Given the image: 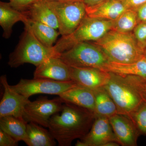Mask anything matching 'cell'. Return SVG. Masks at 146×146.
<instances>
[{
    "mask_svg": "<svg viewBox=\"0 0 146 146\" xmlns=\"http://www.w3.org/2000/svg\"><path fill=\"white\" fill-rule=\"evenodd\" d=\"M60 114L50 118L48 128L59 146H70L84 137L91 129L96 116L89 110L63 103Z\"/></svg>",
    "mask_w": 146,
    "mask_h": 146,
    "instance_id": "6da1fadb",
    "label": "cell"
},
{
    "mask_svg": "<svg viewBox=\"0 0 146 146\" xmlns=\"http://www.w3.org/2000/svg\"><path fill=\"white\" fill-rule=\"evenodd\" d=\"M109 73V80L104 87L116 104L118 114L132 121L134 113L146 103V80L137 76Z\"/></svg>",
    "mask_w": 146,
    "mask_h": 146,
    "instance_id": "7a4b0ae2",
    "label": "cell"
},
{
    "mask_svg": "<svg viewBox=\"0 0 146 146\" xmlns=\"http://www.w3.org/2000/svg\"><path fill=\"white\" fill-rule=\"evenodd\" d=\"M93 42L110 61L132 63L145 56V50L138 44L132 32L121 33L111 30L101 39Z\"/></svg>",
    "mask_w": 146,
    "mask_h": 146,
    "instance_id": "3957f363",
    "label": "cell"
},
{
    "mask_svg": "<svg viewBox=\"0 0 146 146\" xmlns=\"http://www.w3.org/2000/svg\"><path fill=\"white\" fill-rule=\"evenodd\" d=\"M52 48H48L39 42L30 29L25 25V31L18 46L9 56L8 64L16 68L25 63L37 67L50 57L59 56Z\"/></svg>",
    "mask_w": 146,
    "mask_h": 146,
    "instance_id": "277c9868",
    "label": "cell"
},
{
    "mask_svg": "<svg viewBox=\"0 0 146 146\" xmlns=\"http://www.w3.org/2000/svg\"><path fill=\"white\" fill-rule=\"evenodd\" d=\"M114 21L86 16L72 33L62 36L54 46L56 52L60 54L82 42H95L112 29Z\"/></svg>",
    "mask_w": 146,
    "mask_h": 146,
    "instance_id": "5b68a950",
    "label": "cell"
},
{
    "mask_svg": "<svg viewBox=\"0 0 146 146\" xmlns=\"http://www.w3.org/2000/svg\"><path fill=\"white\" fill-rule=\"evenodd\" d=\"M59 57L70 67L94 68L102 70L110 61L102 50L93 42L78 43L60 54Z\"/></svg>",
    "mask_w": 146,
    "mask_h": 146,
    "instance_id": "8992f818",
    "label": "cell"
},
{
    "mask_svg": "<svg viewBox=\"0 0 146 146\" xmlns=\"http://www.w3.org/2000/svg\"><path fill=\"white\" fill-rule=\"evenodd\" d=\"M46 1L55 13L58 22V31L61 36L72 33L87 16L86 6L79 0Z\"/></svg>",
    "mask_w": 146,
    "mask_h": 146,
    "instance_id": "52a82bcc",
    "label": "cell"
},
{
    "mask_svg": "<svg viewBox=\"0 0 146 146\" xmlns=\"http://www.w3.org/2000/svg\"><path fill=\"white\" fill-rule=\"evenodd\" d=\"M77 84L72 81H56L48 79H21L16 85L11 86L15 91L29 98L37 94H46L59 96Z\"/></svg>",
    "mask_w": 146,
    "mask_h": 146,
    "instance_id": "ba28073f",
    "label": "cell"
},
{
    "mask_svg": "<svg viewBox=\"0 0 146 146\" xmlns=\"http://www.w3.org/2000/svg\"><path fill=\"white\" fill-rule=\"evenodd\" d=\"M63 104L59 97L52 100L43 98L29 101L24 108L23 118L28 123L33 122L48 128L50 118L62 110Z\"/></svg>",
    "mask_w": 146,
    "mask_h": 146,
    "instance_id": "9c48e42d",
    "label": "cell"
},
{
    "mask_svg": "<svg viewBox=\"0 0 146 146\" xmlns=\"http://www.w3.org/2000/svg\"><path fill=\"white\" fill-rule=\"evenodd\" d=\"M109 142H116L120 144L112 129L109 118L96 116L89 132L81 138V141H78L76 146H104Z\"/></svg>",
    "mask_w": 146,
    "mask_h": 146,
    "instance_id": "30bf717a",
    "label": "cell"
},
{
    "mask_svg": "<svg viewBox=\"0 0 146 146\" xmlns=\"http://www.w3.org/2000/svg\"><path fill=\"white\" fill-rule=\"evenodd\" d=\"M0 82L4 90L0 103V117L12 116L23 118L24 108L30 101L29 98L15 91L9 84L6 75L1 76Z\"/></svg>",
    "mask_w": 146,
    "mask_h": 146,
    "instance_id": "8fae6325",
    "label": "cell"
},
{
    "mask_svg": "<svg viewBox=\"0 0 146 146\" xmlns=\"http://www.w3.org/2000/svg\"><path fill=\"white\" fill-rule=\"evenodd\" d=\"M70 73L71 80L93 91L104 87L110 78L109 72L94 68L70 67Z\"/></svg>",
    "mask_w": 146,
    "mask_h": 146,
    "instance_id": "7c38bea8",
    "label": "cell"
},
{
    "mask_svg": "<svg viewBox=\"0 0 146 146\" xmlns=\"http://www.w3.org/2000/svg\"><path fill=\"white\" fill-rule=\"evenodd\" d=\"M34 78L58 81H71L70 66L64 63L59 56H52L36 67Z\"/></svg>",
    "mask_w": 146,
    "mask_h": 146,
    "instance_id": "4fadbf2b",
    "label": "cell"
},
{
    "mask_svg": "<svg viewBox=\"0 0 146 146\" xmlns=\"http://www.w3.org/2000/svg\"><path fill=\"white\" fill-rule=\"evenodd\" d=\"M110 124L120 145L135 146L140 134L133 122L125 115L117 114L109 118Z\"/></svg>",
    "mask_w": 146,
    "mask_h": 146,
    "instance_id": "5bb4252c",
    "label": "cell"
},
{
    "mask_svg": "<svg viewBox=\"0 0 146 146\" xmlns=\"http://www.w3.org/2000/svg\"><path fill=\"white\" fill-rule=\"evenodd\" d=\"M58 96L63 103L89 110L95 114L96 102L93 90L77 85L61 93Z\"/></svg>",
    "mask_w": 146,
    "mask_h": 146,
    "instance_id": "9a60e30c",
    "label": "cell"
},
{
    "mask_svg": "<svg viewBox=\"0 0 146 146\" xmlns=\"http://www.w3.org/2000/svg\"><path fill=\"white\" fill-rule=\"evenodd\" d=\"M127 9L121 0H106L86 7L87 16L110 21H115Z\"/></svg>",
    "mask_w": 146,
    "mask_h": 146,
    "instance_id": "2e32d148",
    "label": "cell"
},
{
    "mask_svg": "<svg viewBox=\"0 0 146 146\" xmlns=\"http://www.w3.org/2000/svg\"><path fill=\"white\" fill-rule=\"evenodd\" d=\"M23 13L29 19L46 24L58 30L57 18L46 1L38 0Z\"/></svg>",
    "mask_w": 146,
    "mask_h": 146,
    "instance_id": "e0dca14e",
    "label": "cell"
},
{
    "mask_svg": "<svg viewBox=\"0 0 146 146\" xmlns=\"http://www.w3.org/2000/svg\"><path fill=\"white\" fill-rule=\"evenodd\" d=\"M102 71L120 75L134 76L146 80V58L130 63H119L109 61Z\"/></svg>",
    "mask_w": 146,
    "mask_h": 146,
    "instance_id": "ac0fdd59",
    "label": "cell"
},
{
    "mask_svg": "<svg viewBox=\"0 0 146 146\" xmlns=\"http://www.w3.org/2000/svg\"><path fill=\"white\" fill-rule=\"evenodd\" d=\"M27 18L23 12L14 9L9 3L0 2V25L3 30V36L6 39L11 36L15 24L20 21L24 23Z\"/></svg>",
    "mask_w": 146,
    "mask_h": 146,
    "instance_id": "d6986e66",
    "label": "cell"
},
{
    "mask_svg": "<svg viewBox=\"0 0 146 146\" xmlns=\"http://www.w3.org/2000/svg\"><path fill=\"white\" fill-rule=\"evenodd\" d=\"M33 122L27 125V138L25 142L29 146H54L56 143L49 130Z\"/></svg>",
    "mask_w": 146,
    "mask_h": 146,
    "instance_id": "ffe728a7",
    "label": "cell"
},
{
    "mask_svg": "<svg viewBox=\"0 0 146 146\" xmlns=\"http://www.w3.org/2000/svg\"><path fill=\"white\" fill-rule=\"evenodd\" d=\"M30 29L35 37L43 44L48 48L53 47L60 35L59 31L54 28L40 22L27 18L24 23Z\"/></svg>",
    "mask_w": 146,
    "mask_h": 146,
    "instance_id": "44dd1931",
    "label": "cell"
},
{
    "mask_svg": "<svg viewBox=\"0 0 146 146\" xmlns=\"http://www.w3.org/2000/svg\"><path fill=\"white\" fill-rule=\"evenodd\" d=\"M27 122L23 118L9 116L0 117V129L12 136L17 142L27 140Z\"/></svg>",
    "mask_w": 146,
    "mask_h": 146,
    "instance_id": "7402d4cb",
    "label": "cell"
},
{
    "mask_svg": "<svg viewBox=\"0 0 146 146\" xmlns=\"http://www.w3.org/2000/svg\"><path fill=\"white\" fill-rule=\"evenodd\" d=\"M95 97V116L110 117L118 114L115 102L104 87L94 90Z\"/></svg>",
    "mask_w": 146,
    "mask_h": 146,
    "instance_id": "603a6c76",
    "label": "cell"
},
{
    "mask_svg": "<svg viewBox=\"0 0 146 146\" xmlns=\"http://www.w3.org/2000/svg\"><path fill=\"white\" fill-rule=\"evenodd\" d=\"M138 24L136 11L127 9L114 21L112 30L121 33L132 32Z\"/></svg>",
    "mask_w": 146,
    "mask_h": 146,
    "instance_id": "cb8c5ba5",
    "label": "cell"
},
{
    "mask_svg": "<svg viewBox=\"0 0 146 146\" xmlns=\"http://www.w3.org/2000/svg\"><path fill=\"white\" fill-rule=\"evenodd\" d=\"M132 121L139 133L146 135V103L134 113L132 117Z\"/></svg>",
    "mask_w": 146,
    "mask_h": 146,
    "instance_id": "d4e9b609",
    "label": "cell"
},
{
    "mask_svg": "<svg viewBox=\"0 0 146 146\" xmlns=\"http://www.w3.org/2000/svg\"><path fill=\"white\" fill-rule=\"evenodd\" d=\"M132 32L138 44L145 50L146 48V23L138 24Z\"/></svg>",
    "mask_w": 146,
    "mask_h": 146,
    "instance_id": "484cf974",
    "label": "cell"
},
{
    "mask_svg": "<svg viewBox=\"0 0 146 146\" xmlns=\"http://www.w3.org/2000/svg\"><path fill=\"white\" fill-rule=\"evenodd\" d=\"M38 0H13L9 3L14 9L24 12Z\"/></svg>",
    "mask_w": 146,
    "mask_h": 146,
    "instance_id": "4316f807",
    "label": "cell"
},
{
    "mask_svg": "<svg viewBox=\"0 0 146 146\" xmlns=\"http://www.w3.org/2000/svg\"><path fill=\"white\" fill-rule=\"evenodd\" d=\"M18 142L11 136L0 129V146H17Z\"/></svg>",
    "mask_w": 146,
    "mask_h": 146,
    "instance_id": "83f0119b",
    "label": "cell"
},
{
    "mask_svg": "<svg viewBox=\"0 0 146 146\" xmlns=\"http://www.w3.org/2000/svg\"><path fill=\"white\" fill-rule=\"evenodd\" d=\"M128 9L136 11L140 6L146 2V0H121Z\"/></svg>",
    "mask_w": 146,
    "mask_h": 146,
    "instance_id": "f1b7e54d",
    "label": "cell"
},
{
    "mask_svg": "<svg viewBox=\"0 0 146 146\" xmlns=\"http://www.w3.org/2000/svg\"><path fill=\"white\" fill-rule=\"evenodd\" d=\"M136 11L138 17V24L146 23V2L138 7Z\"/></svg>",
    "mask_w": 146,
    "mask_h": 146,
    "instance_id": "f546056e",
    "label": "cell"
},
{
    "mask_svg": "<svg viewBox=\"0 0 146 146\" xmlns=\"http://www.w3.org/2000/svg\"><path fill=\"white\" fill-rule=\"evenodd\" d=\"M82 2L86 7L92 6L106 0H79Z\"/></svg>",
    "mask_w": 146,
    "mask_h": 146,
    "instance_id": "4dcf8cb0",
    "label": "cell"
},
{
    "mask_svg": "<svg viewBox=\"0 0 146 146\" xmlns=\"http://www.w3.org/2000/svg\"><path fill=\"white\" fill-rule=\"evenodd\" d=\"M48 1H76V0H46Z\"/></svg>",
    "mask_w": 146,
    "mask_h": 146,
    "instance_id": "1f68e13d",
    "label": "cell"
},
{
    "mask_svg": "<svg viewBox=\"0 0 146 146\" xmlns=\"http://www.w3.org/2000/svg\"><path fill=\"white\" fill-rule=\"evenodd\" d=\"M144 54H145V56L146 58V48L145 50V52H144Z\"/></svg>",
    "mask_w": 146,
    "mask_h": 146,
    "instance_id": "d6a6232c",
    "label": "cell"
},
{
    "mask_svg": "<svg viewBox=\"0 0 146 146\" xmlns=\"http://www.w3.org/2000/svg\"><path fill=\"white\" fill-rule=\"evenodd\" d=\"M144 86H145V91H146V80L145 81V84H144Z\"/></svg>",
    "mask_w": 146,
    "mask_h": 146,
    "instance_id": "836d02e7",
    "label": "cell"
},
{
    "mask_svg": "<svg viewBox=\"0 0 146 146\" xmlns=\"http://www.w3.org/2000/svg\"><path fill=\"white\" fill-rule=\"evenodd\" d=\"M9 2L11 1H13V0H9Z\"/></svg>",
    "mask_w": 146,
    "mask_h": 146,
    "instance_id": "e575fe53",
    "label": "cell"
}]
</instances>
